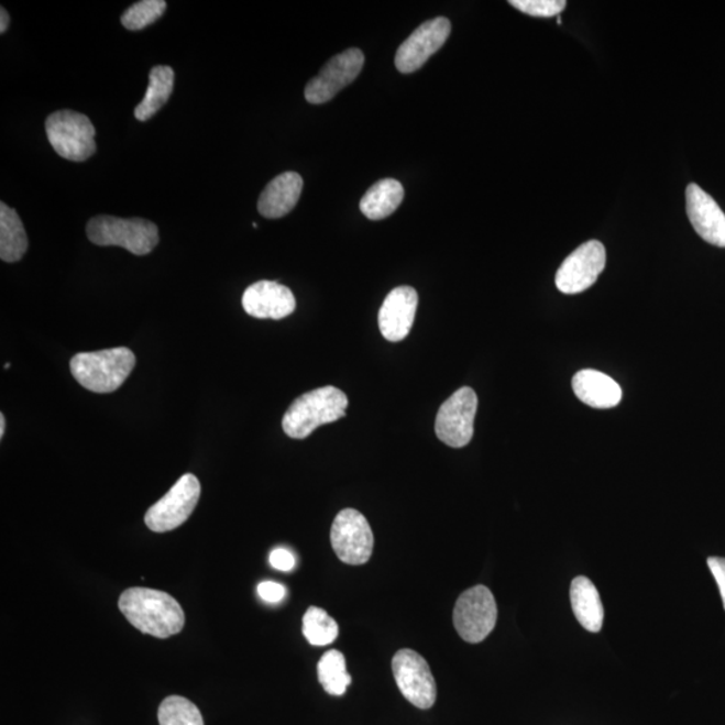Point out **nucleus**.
Wrapping results in <instances>:
<instances>
[{"instance_id": "f257e3e1", "label": "nucleus", "mask_w": 725, "mask_h": 725, "mask_svg": "<svg viewBox=\"0 0 725 725\" xmlns=\"http://www.w3.org/2000/svg\"><path fill=\"white\" fill-rule=\"evenodd\" d=\"M119 607L132 626L156 638L178 635L186 623L179 602L160 590L128 589L120 596Z\"/></svg>"}, {"instance_id": "f03ea898", "label": "nucleus", "mask_w": 725, "mask_h": 725, "mask_svg": "<svg viewBox=\"0 0 725 725\" xmlns=\"http://www.w3.org/2000/svg\"><path fill=\"white\" fill-rule=\"evenodd\" d=\"M349 398L333 386L303 394L290 405L283 418V430L294 440H306L322 425L337 422L345 416Z\"/></svg>"}, {"instance_id": "7ed1b4c3", "label": "nucleus", "mask_w": 725, "mask_h": 725, "mask_svg": "<svg viewBox=\"0 0 725 725\" xmlns=\"http://www.w3.org/2000/svg\"><path fill=\"white\" fill-rule=\"evenodd\" d=\"M136 365L131 350L119 347L96 352H81L72 358L73 377L96 394H109L123 386Z\"/></svg>"}, {"instance_id": "20e7f679", "label": "nucleus", "mask_w": 725, "mask_h": 725, "mask_svg": "<svg viewBox=\"0 0 725 725\" xmlns=\"http://www.w3.org/2000/svg\"><path fill=\"white\" fill-rule=\"evenodd\" d=\"M87 234L97 246H120L135 255H147L160 243L156 224L143 218L95 217L88 223Z\"/></svg>"}, {"instance_id": "39448f33", "label": "nucleus", "mask_w": 725, "mask_h": 725, "mask_svg": "<svg viewBox=\"0 0 725 725\" xmlns=\"http://www.w3.org/2000/svg\"><path fill=\"white\" fill-rule=\"evenodd\" d=\"M46 135L61 157L85 162L96 152V130L87 116L75 111H58L46 120Z\"/></svg>"}, {"instance_id": "423d86ee", "label": "nucleus", "mask_w": 725, "mask_h": 725, "mask_svg": "<svg viewBox=\"0 0 725 725\" xmlns=\"http://www.w3.org/2000/svg\"><path fill=\"white\" fill-rule=\"evenodd\" d=\"M453 623L464 641H484L497 623V605L492 591L485 586H474L462 593L455 603Z\"/></svg>"}, {"instance_id": "0eeeda50", "label": "nucleus", "mask_w": 725, "mask_h": 725, "mask_svg": "<svg viewBox=\"0 0 725 725\" xmlns=\"http://www.w3.org/2000/svg\"><path fill=\"white\" fill-rule=\"evenodd\" d=\"M200 497V483L194 474H185L167 495L152 505L144 521L151 531L163 534L182 526L193 515Z\"/></svg>"}, {"instance_id": "6e6552de", "label": "nucleus", "mask_w": 725, "mask_h": 725, "mask_svg": "<svg viewBox=\"0 0 725 725\" xmlns=\"http://www.w3.org/2000/svg\"><path fill=\"white\" fill-rule=\"evenodd\" d=\"M479 399L471 387H462L441 406L436 419L438 440L450 448H464L472 441Z\"/></svg>"}, {"instance_id": "1a4fd4ad", "label": "nucleus", "mask_w": 725, "mask_h": 725, "mask_svg": "<svg viewBox=\"0 0 725 725\" xmlns=\"http://www.w3.org/2000/svg\"><path fill=\"white\" fill-rule=\"evenodd\" d=\"M331 543L341 562L367 563L374 551V534L370 523L356 509H343L333 520Z\"/></svg>"}, {"instance_id": "9d476101", "label": "nucleus", "mask_w": 725, "mask_h": 725, "mask_svg": "<svg viewBox=\"0 0 725 725\" xmlns=\"http://www.w3.org/2000/svg\"><path fill=\"white\" fill-rule=\"evenodd\" d=\"M394 679L405 699L419 710H429L437 700V684L425 658L402 649L393 658Z\"/></svg>"}, {"instance_id": "9b49d317", "label": "nucleus", "mask_w": 725, "mask_h": 725, "mask_svg": "<svg viewBox=\"0 0 725 725\" xmlns=\"http://www.w3.org/2000/svg\"><path fill=\"white\" fill-rule=\"evenodd\" d=\"M606 266V250L600 241H589L572 252L559 267L556 283L565 295L582 294L596 283Z\"/></svg>"}, {"instance_id": "f8f14e48", "label": "nucleus", "mask_w": 725, "mask_h": 725, "mask_svg": "<svg viewBox=\"0 0 725 725\" xmlns=\"http://www.w3.org/2000/svg\"><path fill=\"white\" fill-rule=\"evenodd\" d=\"M364 54L356 47L349 48L332 57L322 66L319 75L306 87V99L310 103H325L332 100L341 89L349 87L361 75Z\"/></svg>"}, {"instance_id": "ddd939ff", "label": "nucleus", "mask_w": 725, "mask_h": 725, "mask_svg": "<svg viewBox=\"0 0 725 725\" xmlns=\"http://www.w3.org/2000/svg\"><path fill=\"white\" fill-rule=\"evenodd\" d=\"M452 23L448 18L438 17L425 22L402 44L395 57V65L400 73L410 75L428 63L448 41Z\"/></svg>"}, {"instance_id": "4468645a", "label": "nucleus", "mask_w": 725, "mask_h": 725, "mask_svg": "<svg viewBox=\"0 0 725 725\" xmlns=\"http://www.w3.org/2000/svg\"><path fill=\"white\" fill-rule=\"evenodd\" d=\"M418 294L411 286H398L389 292L380 310V329L386 340L398 343L410 333L416 320Z\"/></svg>"}, {"instance_id": "2eb2a0df", "label": "nucleus", "mask_w": 725, "mask_h": 725, "mask_svg": "<svg viewBox=\"0 0 725 725\" xmlns=\"http://www.w3.org/2000/svg\"><path fill=\"white\" fill-rule=\"evenodd\" d=\"M242 307L255 319L282 320L295 312L296 298L288 286L260 282L250 285L245 290Z\"/></svg>"}, {"instance_id": "dca6fc26", "label": "nucleus", "mask_w": 725, "mask_h": 725, "mask_svg": "<svg viewBox=\"0 0 725 725\" xmlns=\"http://www.w3.org/2000/svg\"><path fill=\"white\" fill-rule=\"evenodd\" d=\"M686 212L692 227L711 245L725 248V215L697 185L686 187Z\"/></svg>"}, {"instance_id": "f3484780", "label": "nucleus", "mask_w": 725, "mask_h": 725, "mask_svg": "<svg viewBox=\"0 0 725 725\" xmlns=\"http://www.w3.org/2000/svg\"><path fill=\"white\" fill-rule=\"evenodd\" d=\"M304 182L297 173H284L274 178L262 191L259 211L267 219L283 218L295 209L300 199Z\"/></svg>"}, {"instance_id": "a211bd4d", "label": "nucleus", "mask_w": 725, "mask_h": 725, "mask_svg": "<svg viewBox=\"0 0 725 725\" xmlns=\"http://www.w3.org/2000/svg\"><path fill=\"white\" fill-rule=\"evenodd\" d=\"M572 389L579 400L594 408H612L623 399L618 383L595 370L579 371L572 380Z\"/></svg>"}, {"instance_id": "6ab92c4d", "label": "nucleus", "mask_w": 725, "mask_h": 725, "mask_svg": "<svg viewBox=\"0 0 725 725\" xmlns=\"http://www.w3.org/2000/svg\"><path fill=\"white\" fill-rule=\"evenodd\" d=\"M570 596L578 623L590 633H600L605 612L595 584L586 576H578L571 583Z\"/></svg>"}, {"instance_id": "aec40b11", "label": "nucleus", "mask_w": 725, "mask_h": 725, "mask_svg": "<svg viewBox=\"0 0 725 725\" xmlns=\"http://www.w3.org/2000/svg\"><path fill=\"white\" fill-rule=\"evenodd\" d=\"M405 198V188L395 179L376 182L361 200V210L371 221H381L395 212Z\"/></svg>"}, {"instance_id": "412c9836", "label": "nucleus", "mask_w": 725, "mask_h": 725, "mask_svg": "<svg viewBox=\"0 0 725 725\" xmlns=\"http://www.w3.org/2000/svg\"><path fill=\"white\" fill-rule=\"evenodd\" d=\"M175 73L169 66H155L150 73L149 89L135 109L139 121H149L166 106L173 95Z\"/></svg>"}, {"instance_id": "4be33fe9", "label": "nucleus", "mask_w": 725, "mask_h": 725, "mask_svg": "<svg viewBox=\"0 0 725 725\" xmlns=\"http://www.w3.org/2000/svg\"><path fill=\"white\" fill-rule=\"evenodd\" d=\"M29 248L26 230L20 216L4 202L0 204V259L20 261Z\"/></svg>"}, {"instance_id": "5701e85b", "label": "nucleus", "mask_w": 725, "mask_h": 725, "mask_svg": "<svg viewBox=\"0 0 725 725\" xmlns=\"http://www.w3.org/2000/svg\"><path fill=\"white\" fill-rule=\"evenodd\" d=\"M318 673L320 684L332 696H343L352 682L345 658L339 650H329L320 658Z\"/></svg>"}, {"instance_id": "b1692460", "label": "nucleus", "mask_w": 725, "mask_h": 725, "mask_svg": "<svg viewBox=\"0 0 725 725\" xmlns=\"http://www.w3.org/2000/svg\"><path fill=\"white\" fill-rule=\"evenodd\" d=\"M303 633L314 646H327L339 636V626L331 615L320 607H309L303 618Z\"/></svg>"}, {"instance_id": "393cba45", "label": "nucleus", "mask_w": 725, "mask_h": 725, "mask_svg": "<svg viewBox=\"0 0 725 725\" xmlns=\"http://www.w3.org/2000/svg\"><path fill=\"white\" fill-rule=\"evenodd\" d=\"M161 725H205L197 705L182 696H169L157 712Z\"/></svg>"}, {"instance_id": "a878e982", "label": "nucleus", "mask_w": 725, "mask_h": 725, "mask_svg": "<svg viewBox=\"0 0 725 725\" xmlns=\"http://www.w3.org/2000/svg\"><path fill=\"white\" fill-rule=\"evenodd\" d=\"M166 9L167 3L164 0H142L127 9L121 15V23L125 29L138 32L160 20Z\"/></svg>"}, {"instance_id": "bb28decb", "label": "nucleus", "mask_w": 725, "mask_h": 725, "mask_svg": "<svg viewBox=\"0 0 725 725\" xmlns=\"http://www.w3.org/2000/svg\"><path fill=\"white\" fill-rule=\"evenodd\" d=\"M509 4L524 14L538 18L559 17L567 6L564 0H510Z\"/></svg>"}, {"instance_id": "cd10ccee", "label": "nucleus", "mask_w": 725, "mask_h": 725, "mask_svg": "<svg viewBox=\"0 0 725 725\" xmlns=\"http://www.w3.org/2000/svg\"><path fill=\"white\" fill-rule=\"evenodd\" d=\"M259 595L266 603H279L286 596V589L277 582H262L257 587Z\"/></svg>"}, {"instance_id": "c85d7f7f", "label": "nucleus", "mask_w": 725, "mask_h": 725, "mask_svg": "<svg viewBox=\"0 0 725 725\" xmlns=\"http://www.w3.org/2000/svg\"><path fill=\"white\" fill-rule=\"evenodd\" d=\"M270 562L276 570L292 571L295 569L296 558L286 548H277V550L272 551Z\"/></svg>"}, {"instance_id": "c756f323", "label": "nucleus", "mask_w": 725, "mask_h": 725, "mask_svg": "<svg viewBox=\"0 0 725 725\" xmlns=\"http://www.w3.org/2000/svg\"><path fill=\"white\" fill-rule=\"evenodd\" d=\"M712 575H714L718 590H721L724 611H725V559L712 557L706 560Z\"/></svg>"}, {"instance_id": "7c9ffc66", "label": "nucleus", "mask_w": 725, "mask_h": 725, "mask_svg": "<svg viewBox=\"0 0 725 725\" xmlns=\"http://www.w3.org/2000/svg\"><path fill=\"white\" fill-rule=\"evenodd\" d=\"M10 24V15L8 10L4 8L0 9V33L4 34L8 32Z\"/></svg>"}, {"instance_id": "2f4dec72", "label": "nucleus", "mask_w": 725, "mask_h": 725, "mask_svg": "<svg viewBox=\"0 0 725 725\" xmlns=\"http://www.w3.org/2000/svg\"><path fill=\"white\" fill-rule=\"evenodd\" d=\"M6 431V417L4 414H0V440L4 437Z\"/></svg>"}, {"instance_id": "473e14b6", "label": "nucleus", "mask_w": 725, "mask_h": 725, "mask_svg": "<svg viewBox=\"0 0 725 725\" xmlns=\"http://www.w3.org/2000/svg\"><path fill=\"white\" fill-rule=\"evenodd\" d=\"M558 23H562V18L558 17Z\"/></svg>"}]
</instances>
